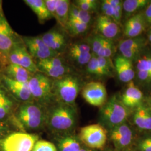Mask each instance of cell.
Masks as SVG:
<instances>
[{
	"label": "cell",
	"instance_id": "1",
	"mask_svg": "<svg viewBox=\"0 0 151 151\" xmlns=\"http://www.w3.org/2000/svg\"><path fill=\"white\" fill-rule=\"evenodd\" d=\"M77 122L75 105L56 101L47 110L45 124L55 132H70L75 127Z\"/></svg>",
	"mask_w": 151,
	"mask_h": 151
},
{
	"label": "cell",
	"instance_id": "2",
	"mask_svg": "<svg viewBox=\"0 0 151 151\" xmlns=\"http://www.w3.org/2000/svg\"><path fill=\"white\" fill-rule=\"evenodd\" d=\"M82 87L81 78L72 73L59 79L53 80L52 92L54 99L57 101L75 105L76 99Z\"/></svg>",
	"mask_w": 151,
	"mask_h": 151
},
{
	"label": "cell",
	"instance_id": "3",
	"mask_svg": "<svg viewBox=\"0 0 151 151\" xmlns=\"http://www.w3.org/2000/svg\"><path fill=\"white\" fill-rule=\"evenodd\" d=\"M129 113L130 109L122 103L120 96L114 95L101 107L99 117L101 124L113 129L125 123Z\"/></svg>",
	"mask_w": 151,
	"mask_h": 151
},
{
	"label": "cell",
	"instance_id": "4",
	"mask_svg": "<svg viewBox=\"0 0 151 151\" xmlns=\"http://www.w3.org/2000/svg\"><path fill=\"white\" fill-rule=\"evenodd\" d=\"M47 110L37 102L23 103L18 108L16 114L19 122L25 129L37 130L45 124Z\"/></svg>",
	"mask_w": 151,
	"mask_h": 151
},
{
	"label": "cell",
	"instance_id": "5",
	"mask_svg": "<svg viewBox=\"0 0 151 151\" xmlns=\"http://www.w3.org/2000/svg\"><path fill=\"white\" fill-rule=\"evenodd\" d=\"M53 81V80L39 72L32 75L28 84L35 102L44 106L52 103L54 99L52 92Z\"/></svg>",
	"mask_w": 151,
	"mask_h": 151
},
{
	"label": "cell",
	"instance_id": "6",
	"mask_svg": "<svg viewBox=\"0 0 151 151\" xmlns=\"http://www.w3.org/2000/svg\"><path fill=\"white\" fill-rule=\"evenodd\" d=\"M35 63L39 72L52 80L59 79L73 73L72 69L60 55L37 60Z\"/></svg>",
	"mask_w": 151,
	"mask_h": 151
},
{
	"label": "cell",
	"instance_id": "7",
	"mask_svg": "<svg viewBox=\"0 0 151 151\" xmlns=\"http://www.w3.org/2000/svg\"><path fill=\"white\" fill-rule=\"evenodd\" d=\"M38 138L36 134L14 133L0 141V151H32Z\"/></svg>",
	"mask_w": 151,
	"mask_h": 151
},
{
	"label": "cell",
	"instance_id": "8",
	"mask_svg": "<svg viewBox=\"0 0 151 151\" xmlns=\"http://www.w3.org/2000/svg\"><path fill=\"white\" fill-rule=\"evenodd\" d=\"M19 39L5 15L0 16V65L2 70L9 65V55Z\"/></svg>",
	"mask_w": 151,
	"mask_h": 151
},
{
	"label": "cell",
	"instance_id": "9",
	"mask_svg": "<svg viewBox=\"0 0 151 151\" xmlns=\"http://www.w3.org/2000/svg\"><path fill=\"white\" fill-rule=\"evenodd\" d=\"M79 138L86 146L92 149H101L107 139V132L101 124H91L81 128Z\"/></svg>",
	"mask_w": 151,
	"mask_h": 151
},
{
	"label": "cell",
	"instance_id": "10",
	"mask_svg": "<svg viewBox=\"0 0 151 151\" xmlns=\"http://www.w3.org/2000/svg\"><path fill=\"white\" fill-rule=\"evenodd\" d=\"M9 64L22 66L32 74L39 72L35 62L29 53L22 38L17 41L11 49L8 57Z\"/></svg>",
	"mask_w": 151,
	"mask_h": 151
},
{
	"label": "cell",
	"instance_id": "11",
	"mask_svg": "<svg viewBox=\"0 0 151 151\" xmlns=\"http://www.w3.org/2000/svg\"><path fill=\"white\" fill-rule=\"evenodd\" d=\"M81 94L87 103L92 106L101 107L108 100V93L101 82L92 81L83 86Z\"/></svg>",
	"mask_w": 151,
	"mask_h": 151
},
{
	"label": "cell",
	"instance_id": "12",
	"mask_svg": "<svg viewBox=\"0 0 151 151\" xmlns=\"http://www.w3.org/2000/svg\"><path fill=\"white\" fill-rule=\"evenodd\" d=\"M22 39L33 60H45L60 55L49 48L40 36L23 37Z\"/></svg>",
	"mask_w": 151,
	"mask_h": 151
},
{
	"label": "cell",
	"instance_id": "13",
	"mask_svg": "<svg viewBox=\"0 0 151 151\" xmlns=\"http://www.w3.org/2000/svg\"><path fill=\"white\" fill-rule=\"evenodd\" d=\"M147 44V39L144 37L127 38L119 42L118 49L120 55L133 62L142 54Z\"/></svg>",
	"mask_w": 151,
	"mask_h": 151
},
{
	"label": "cell",
	"instance_id": "14",
	"mask_svg": "<svg viewBox=\"0 0 151 151\" xmlns=\"http://www.w3.org/2000/svg\"><path fill=\"white\" fill-rule=\"evenodd\" d=\"M69 60L78 66H86L92 55L87 42H77L68 44L65 52Z\"/></svg>",
	"mask_w": 151,
	"mask_h": 151
},
{
	"label": "cell",
	"instance_id": "15",
	"mask_svg": "<svg viewBox=\"0 0 151 151\" xmlns=\"http://www.w3.org/2000/svg\"><path fill=\"white\" fill-rule=\"evenodd\" d=\"M1 78L3 86L16 99L23 103L34 101L28 82L22 83L14 81L3 74Z\"/></svg>",
	"mask_w": 151,
	"mask_h": 151
},
{
	"label": "cell",
	"instance_id": "16",
	"mask_svg": "<svg viewBox=\"0 0 151 151\" xmlns=\"http://www.w3.org/2000/svg\"><path fill=\"white\" fill-rule=\"evenodd\" d=\"M65 32L58 29H51L40 35L42 40L49 48L61 55L68 45Z\"/></svg>",
	"mask_w": 151,
	"mask_h": 151
},
{
	"label": "cell",
	"instance_id": "17",
	"mask_svg": "<svg viewBox=\"0 0 151 151\" xmlns=\"http://www.w3.org/2000/svg\"><path fill=\"white\" fill-rule=\"evenodd\" d=\"M95 27L98 32L97 34L104 38L113 40L119 35V25L108 16L103 15L98 16Z\"/></svg>",
	"mask_w": 151,
	"mask_h": 151
},
{
	"label": "cell",
	"instance_id": "18",
	"mask_svg": "<svg viewBox=\"0 0 151 151\" xmlns=\"http://www.w3.org/2000/svg\"><path fill=\"white\" fill-rule=\"evenodd\" d=\"M114 68L118 78L124 83H129L134 78L135 69L133 62L118 54L114 60Z\"/></svg>",
	"mask_w": 151,
	"mask_h": 151
},
{
	"label": "cell",
	"instance_id": "19",
	"mask_svg": "<svg viewBox=\"0 0 151 151\" xmlns=\"http://www.w3.org/2000/svg\"><path fill=\"white\" fill-rule=\"evenodd\" d=\"M143 12L134 14L125 22L124 27V34L127 38H135L140 36L146 29L147 25Z\"/></svg>",
	"mask_w": 151,
	"mask_h": 151
},
{
	"label": "cell",
	"instance_id": "20",
	"mask_svg": "<svg viewBox=\"0 0 151 151\" xmlns=\"http://www.w3.org/2000/svg\"><path fill=\"white\" fill-rule=\"evenodd\" d=\"M122 103L125 106L129 109L136 108L143 103V93L135 85L133 81L128 83L127 86L121 96H120Z\"/></svg>",
	"mask_w": 151,
	"mask_h": 151
},
{
	"label": "cell",
	"instance_id": "21",
	"mask_svg": "<svg viewBox=\"0 0 151 151\" xmlns=\"http://www.w3.org/2000/svg\"><path fill=\"white\" fill-rule=\"evenodd\" d=\"M110 137L115 146L118 149H122L131 143L133 134L129 127L124 123L111 129Z\"/></svg>",
	"mask_w": 151,
	"mask_h": 151
},
{
	"label": "cell",
	"instance_id": "22",
	"mask_svg": "<svg viewBox=\"0 0 151 151\" xmlns=\"http://www.w3.org/2000/svg\"><path fill=\"white\" fill-rule=\"evenodd\" d=\"M133 119L139 129L151 130V106L142 103L135 109Z\"/></svg>",
	"mask_w": 151,
	"mask_h": 151
},
{
	"label": "cell",
	"instance_id": "23",
	"mask_svg": "<svg viewBox=\"0 0 151 151\" xmlns=\"http://www.w3.org/2000/svg\"><path fill=\"white\" fill-rule=\"evenodd\" d=\"M5 74L7 77L14 81L22 83L28 82L32 76V73L19 65L10 63L4 69Z\"/></svg>",
	"mask_w": 151,
	"mask_h": 151
},
{
	"label": "cell",
	"instance_id": "24",
	"mask_svg": "<svg viewBox=\"0 0 151 151\" xmlns=\"http://www.w3.org/2000/svg\"><path fill=\"white\" fill-rule=\"evenodd\" d=\"M24 2L37 15L40 23L43 24L53 17L48 10L43 0H25Z\"/></svg>",
	"mask_w": 151,
	"mask_h": 151
},
{
	"label": "cell",
	"instance_id": "25",
	"mask_svg": "<svg viewBox=\"0 0 151 151\" xmlns=\"http://www.w3.org/2000/svg\"><path fill=\"white\" fill-rule=\"evenodd\" d=\"M70 2L69 0H57L54 18L61 27H65L68 19Z\"/></svg>",
	"mask_w": 151,
	"mask_h": 151
},
{
	"label": "cell",
	"instance_id": "26",
	"mask_svg": "<svg viewBox=\"0 0 151 151\" xmlns=\"http://www.w3.org/2000/svg\"><path fill=\"white\" fill-rule=\"evenodd\" d=\"M90 25L75 20L69 19L63 29L65 33L72 37L80 36L86 32Z\"/></svg>",
	"mask_w": 151,
	"mask_h": 151
},
{
	"label": "cell",
	"instance_id": "27",
	"mask_svg": "<svg viewBox=\"0 0 151 151\" xmlns=\"http://www.w3.org/2000/svg\"><path fill=\"white\" fill-rule=\"evenodd\" d=\"M58 151H80L81 146L78 139L74 135H67L58 141Z\"/></svg>",
	"mask_w": 151,
	"mask_h": 151
},
{
	"label": "cell",
	"instance_id": "28",
	"mask_svg": "<svg viewBox=\"0 0 151 151\" xmlns=\"http://www.w3.org/2000/svg\"><path fill=\"white\" fill-rule=\"evenodd\" d=\"M150 2L148 0H125L123 1V9L126 15L129 16L135 12L146 8Z\"/></svg>",
	"mask_w": 151,
	"mask_h": 151
},
{
	"label": "cell",
	"instance_id": "29",
	"mask_svg": "<svg viewBox=\"0 0 151 151\" xmlns=\"http://www.w3.org/2000/svg\"><path fill=\"white\" fill-rule=\"evenodd\" d=\"M69 19L75 20L90 25L92 21L91 14L81 10L73 3H71Z\"/></svg>",
	"mask_w": 151,
	"mask_h": 151
},
{
	"label": "cell",
	"instance_id": "30",
	"mask_svg": "<svg viewBox=\"0 0 151 151\" xmlns=\"http://www.w3.org/2000/svg\"><path fill=\"white\" fill-rule=\"evenodd\" d=\"M81 10L91 14L99 7V2L96 0H77L72 2Z\"/></svg>",
	"mask_w": 151,
	"mask_h": 151
},
{
	"label": "cell",
	"instance_id": "31",
	"mask_svg": "<svg viewBox=\"0 0 151 151\" xmlns=\"http://www.w3.org/2000/svg\"><path fill=\"white\" fill-rule=\"evenodd\" d=\"M114 49L115 47L113 40L104 38L103 47L96 56L110 59L114 53Z\"/></svg>",
	"mask_w": 151,
	"mask_h": 151
},
{
	"label": "cell",
	"instance_id": "32",
	"mask_svg": "<svg viewBox=\"0 0 151 151\" xmlns=\"http://www.w3.org/2000/svg\"><path fill=\"white\" fill-rule=\"evenodd\" d=\"M97 60L102 77L110 76L111 73L112 68L114 67L110 59L104 57H97Z\"/></svg>",
	"mask_w": 151,
	"mask_h": 151
},
{
	"label": "cell",
	"instance_id": "33",
	"mask_svg": "<svg viewBox=\"0 0 151 151\" xmlns=\"http://www.w3.org/2000/svg\"><path fill=\"white\" fill-rule=\"evenodd\" d=\"M87 42L91 48L92 53L96 55L103 47L104 38L100 35L96 34L88 38Z\"/></svg>",
	"mask_w": 151,
	"mask_h": 151
},
{
	"label": "cell",
	"instance_id": "34",
	"mask_svg": "<svg viewBox=\"0 0 151 151\" xmlns=\"http://www.w3.org/2000/svg\"><path fill=\"white\" fill-rule=\"evenodd\" d=\"M87 72L91 75L102 77L96 55L92 54V57L86 65Z\"/></svg>",
	"mask_w": 151,
	"mask_h": 151
},
{
	"label": "cell",
	"instance_id": "35",
	"mask_svg": "<svg viewBox=\"0 0 151 151\" xmlns=\"http://www.w3.org/2000/svg\"><path fill=\"white\" fill-rule=\"evenodd\" d=\"M32 151H58L54 144L46 140H38Z\"/></svg>",
	"mask_w": 151,
	"mask_h": 151
},
{
	"label": "cell",
	"instance_id": "36",
	"mask_svg": "<svg viewBox=\"0 0 151 151\" xmlns=\"http://www.w3.org/2000/svg\"><path fill=\"white\" fill-rule=\"evenodd\" d=\"M100 9L103 12V15L113 18L114 14L113 7L110 4V0H104L100 3Z\"/></svg>",
	"mask_w": 151,
	"mask_h": 151
},
{
	"label": "cell",
	"instance_id": "37",
	"mask_svg": "<svg viewBox=\"0 0 151 151\" xmlns=\"http://www.w3.org/2000/svg\"><path fill=\"white\" fill-rule=\"evenodd\" d=\"M137 77L140 83L145 84L151 83V75L149 72L146 70H137Z\"/></svg>",
	"mask_w": 151,
	"mask_h": 151
},
{
	"label": "cell",
	"instance_id": "38",
	"mask_svg": "<svg viewBox=\"0 0 151 151\" xmlns=\"http://www.w3.org/2000/svg\"><path fill=\"white\" fill-rule=\"evenodd\" d=\"M123 2L120 4L119 5L114 7V9L113 16L112 19L114 21L116 22L118 25L120 24V22L122 21V18L123 15Z\"/></svg>",
	"mask_w": 151,
	"mask_h": 151
},
{
	"label": "cell",
	"instance_id": "39",
	"mask_svg": "<svg viewBox=\"0 0 151 151\" xmlns=\"http://www.w3.org/2000/svg\"><path fill=\"white\" fill-rule=\"evenodd\" d=\"M138 148L140 151H151V138L140 141L138 144Z\"/></svg>",
	"mask_w": 151,
	"mask_h": 151
},
{
	"label": "cell",
	"instance_id": "40",
	"mask_svg": "<svg viewBox=\"0 0 151 151\" xmlns=\"http://www.w3.org/2000/svg\"><path fill=\"white\" fill-rule=\"evenodd\" d=\"M57 0H45L44 2L49 13L53 17H55Z\"/></svg>",
	"mask_w": 151,
	"mask_h": 151
},
{
	"label": "cell",
	"instance_id": "41",
	"mask_svg": "<svg viewBox=\"0 0 151 151\" xmlns=\"http://www.w3.org/2000/svg\"><path fill=\"white\" fill-rule=\"evenodd\" d=\"M143 15L147 24L151 25V1L146 7L145 11L143 12Z\"/></svg>",
	"mask_w": 151,
	"mask_h": 151
},
{
	"label": "cell",
	"instance_id": "42",
	"mask_svg": "<svg viewBox=\"0 0 151 151\" xmlns=\"http://www.w3.org/2000/svg\"><path fill=\"white\" fill-rule=\"evenodd\" d=\"M2 4H3L2 1L0 0V16L4 15V10H3V7H2Z\"/></svg>",
	"mask_w": 151,
	"mask_h": 151
},
{
	"label": "cell",
	"instance_id": "43",
	"mask_svg": "<svg viewBox=\"0 0 151 151\" xmlns=\"http://www.w3.org/2000/svg\"><path fill=\"white\" fill-rule=\"evenodd\" d=\"M147 39L148 40V41L151 43V27L150 29L148 34H147Z\"/></svg>",
	"mask_w": 151,
	"mask_h": 151
},
{
	"label": "cell",
	"instance_id": "44",
	"mask_svg": "<svg viewBox=\"0 0 151 151\" xmlns=\"http://www.w3.org/2000/svg\"><path fill=\"white\" fill-rule=\"evenodd\" d=\"M3 129H4V125H3L2 122L0 120V135H1V133Z\"/></svg>",
	"mask_w": 151,
	"mask_h": 151
},
{
	"label": "cell",
	"instance_id": "45",
	"mask_svg": "<svg viewBox=\"0 0 151 151\" xmlns=\"http://www.w3.org/2000/svg\"><path fill=\"white\" fill-rule=\"evenodd\" d=\"M80 151H92L90 148H81Z\"/></svg>",
	"mask_w": 151,
	"mask_h": 151
},
{
	"label": "cell",
	"instance_id": "46",
	"mask_svg": "<svg viewBox=\"0 0 151 151\" xmlns=\"http://www.w3.org/2000/svg\"><path fill=\"white\" fill-rule=\"evenodd\" d=\"M0 68H1V69H2V67H1V65H0Z\"/></svg>",
	"mask_w": 151,
	"mask_h": 151
}]
</instances>
